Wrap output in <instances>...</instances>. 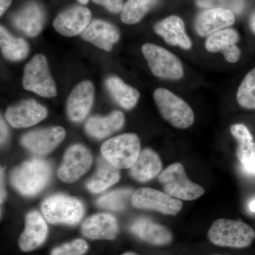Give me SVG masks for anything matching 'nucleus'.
Segmentation results:
<instances>
[{"label":"nucleus","mask_w":255,"mask_h":255,"mask_svg":"<svg viewBox=\"0 0 255 255\" xmlns=\"http://www.w3.org/2000/svg\"><path fill=\"white\" fill-rule=\"evenodd\" d=\"M51 168L48 162L33 159L23 162L13 171L11 182L23 196H32L41 192L49 182Z\"/></svg>","instance_id":"f257e3e1"},{"label":"nucleus","mask_w":255,"mask_h":255,"mask_svg":"<svg viewBox=\"0 0 255 255\" xmlns=\"http://www.w3.org/2000/svg\"><path fill=\"white\" fill-rule=\"evenodd\" d=\"M208 237L217 246L245 248L254 241L255 232L253 228L242 221L221 219L213 223Z\"/></svg>","instance_id":"f03ea898"},{"label":"nucleus","mask_w":255,"mask_h":255,"mask_svg":"<svg viewBox=\"0 0 255 255\" xmlns=\"http://www.w3.org/2000/svg\"><path fill=\"white\" fill-rule=\"evenodd\" d=\"M104 158L117 169L130 168L140 153V139L134 133H126L104 142L101 148Z\"/></svg>","instance_id":"7ed1b4c3"},{"label":"nucleus","mask_w":255,"mask_h":255,"mask_svg":"<svg viewBox=\"0 0 255 255\" xmlns=\"http://www.w3.org/2000/svg\"><path fill=\"white\" fill-rule=\"evenodd\" d=\"M41 211L44 219L52 224L75 225L83 218L85 207L76 198L55 194L43 201Z\"/></svg>","instance_id":"20e7f679"},{"label":"nucleus","mask_w":255,"mask_h":255,"mask_svg":"<svg viewBox=\"0 0 255 255\" xmlns=\"http://www.w3.org/2000/svg\"><path fill=\"white\" fill-rule=\"evenodd\" d=\"M154 100L161 115L174 127L187 128L194 124L195 117L190 106L169 90L157 89Z\"/></svg>","instance_id":"39448f33"},{"label":"nucleus","mask_w":255,"mask_h":255,"mask_svg":"<svg viewBox=\"0 0 255 255\" xmlns=\"http://www.w3.org/2000/svg\"><path fill=\"white\" fill-rule=\"evenodd\" d=\"M158 179L165 193L179 200H196L205 192L201 186L189 180L181 163L169 165L159 174Z\"/></svg>","instance_id":"423d86ee"},{"label":"nucleus","mask_w":255,"mask_h":255,"mask_svg":"<svg viewBox=\"0 0 255 255\" xmlns=\"http://www.w3.org/2000/svg\"><path fill=\"white\" fill-rule=\"evenodd\" d=\"M23 86L43 97L57 96L55 83L49 72L48 62L43 55H36L25 66Z\"/></svg>","instance_id":"0eeeda50"},{"label":"nucleus","mask_w":255,"mask_h":255,"mask_svg":"<svg viewBox=\"0 0 255 255\" xmlns=\"http://www.w3.org/2000/svg\"><path fill=\"white\" fill-rule=\"evenodd\" d=\"M142 53L155 76L169 80H179L184 76L180 60L165 48L152 43H145L142 46Z\"/></svg>","instance_id":"6e6552de"},{"label":"nucleus","mask_w":255,"mask_h":255,"mask_svg":"<svg viewBox=\"0 0 255 255\" xmlns=\"http://www.w3.org/2000/svg\"><path fill=\"white\" fill-rule=\"evenodd\" d=\"M131 203L137 209L153 210L171 216H176L182 209L181 200L151 188H140L135 191Z\"/></svg>","instance_id":"1a4fd4ad"},{"label":"nucleus","mask_w":255,"mask_h":255,"mask_svg":"<svg viewBox=\"0 0 255 255\" xmlns=\"http://www.w3.org/2000/svg\"><path fill=\"white\" fill-rule=\"evenodd\" d=\"M92 157L86 147L80 144L69 147L58 169V177L65 183H73L87 173L91 167Z\"/></svg>","instance_id":"9d476101"},{"label":"nucleus","mask_w":255,"mask_h":255,"mask_svg":"<svg viewBox=\"0 0 255 255\" xmlns=\"http://www.w3.org/2000/svg\"><path fill=\"white\" fill-rule=\"evenodd\" d=\"M65 137V130L60 127L37 129L27 132L21 137L25 148L38 155L52 152Z\"/></svg>","instance_id":"9b49d317"},{"label":"nucleus","mask_w":255,"mask_h":255,"mask_svg":"<svg viewBox=\"0 0 255 255\" xmlns=\"http://www.w3.org/2000/svg\"><path fill=\"white\" fill-rule=\"evenodd\" d=\"M92 12L83 6H73L55 17L53 27L60 34L72 37L83 33L91 22Z\"/></svg>","instance_id":"f8f14e48"},{"label":"nucleus","mask_w":255,"mask_h":255,"mask_svg":"<svg viewBox=\"0 0 255 255\" xmlns=\"http://www.w3.org/2000/svg\"><path fill=\"white\" fill-rule=\"evenodd\" d=\"M48 116L43 106L33 100H23L11 106L6 110L5 117L11 127L21 128L36 125Z\"/></svg>","instance_id":"ddd939ff"},{"label":"nucleus","mask_w":255,"mask_h":255,"mask_svg":"<svg viewBox=\"0 0 255 255\" xmlns=\"http://www.w3.org/2000/svg\"><path fill=\"white\" fill-rule=\"evenodd\" d=\"M95 98L93 84L88 80L79 83L70 93L67 102V113L70 120L80 122L91 110Z\"/></svg>","instance_id":"4468645a"},{"label":"nucleus","mask_w":255,"mask_h":255,"mask_svg":"<svg viewBox=\"0 0 255 255\" xmlns=\"http://www.w3.org/2000/svg\"><path fill=\"white\" fill-rule=\"evenodd\" d=\"M236 21L233 11L228 9H206L198 14L195 21V28L198 34L209 37L213 33L228 28Z\"/></svg>","instance_id":"2eb2a0df"},{"label":"nucleus","mask_w":255,"mask_h":255,"mask_svg":"<svg viewBox=\"0 0 255 255\" xmlns=\"http://www.w3.org/2000/svg\"><path fill=\"white\" fill-rule=\"evenodd\" d=\"M239 40V34L236 30L225 28L208 37L206 48L211 53L221 52L228 62L235 63L239 60L241 55V50L236 45Z\"/></svg>","instance_id":"dca6fc26"},{"label":"nucleus","mask_w":255,"mask_h":255,"mask_svg":"<svg viewBox=\"0 0 255 255\" xmlns=\"http://www.w3.org/2000/svg\"><path fill=\"white\" fill-rule=\"evenodd\" d=\"M82 37L97 48L110 51L114 43L120 38V33L112 23L104 20L95 19L82 33Z\"/></svg>","instance_id":"f3484780"},{"label":"nucleus","mask_w":255,"mask_h":255,"mask_svg":"<svg viewBox=\"0 0 255 255\" xmlns=\"http://www.w3.org/2000/svg\"><path fill=\"white\" fill-rule=\"evenodd\" d=\"M47 235L46 221L38 211H31L26 217L24 231L19 239L20 248L25 252L33 251L44 243Z\"/></svg>","instance_id":"a211bd4d"},{"label":"nucleus","mask_w":255,"mask_h":255,"mask_svg":"<svg viewBox=\"0 0 255 255\" xmlns=\"http://www.w3.org/2000/svg\"><path fill=\"white\" fill-rule=\"evenodd\" d=\"M12 22L26 36H36L44 24V11L38 3H28L12 16Z\"/></svg>","instance_id":"6ab92c4d"},{"label":"nucleus","mask_w":255,"mask_h":255,"mask_svg":"<svg viewBox=\"0 0 255 255\" xmlns=\"http://www.w3.org/2000/svg\"><path fill=\"white\" fill-rule=\"evenodd\" d=\"M155 31L171 46L189 50L192 46L190 38L185 31L184 21L177 16H170L156 23Z\"/></svg>","instance_id":"aec40b11"},{"label":"nucleus","mask_w":255,"mask_h":255,"mask_svg":"<svg viewBox=\"0 0 255 255\" xmlns=\"http://www.w3.org/2000/svg\"><path fill=\"white\" fill-rule=\"evenodd\" d=\"M118 230L117 219L107 214L90 216L82 226L84 236L93 240H113L117 236Z\"/></svg>","instance_id":"412c9836"},{"label":"nucleus","mask_w":255,"mask_h":255,"mask_svg":"<svg viewBox=\"0 0 255 255\" xmlns=\"http://www.w3.org/2000/svg\"><path fill=\"white\" fill-rule=\"evenodd\" d=\"M130 231L142 241L155 246L168 245L173 239L167 228L147 219H137L130 226Z\"/></svg>","instance_id":"4be33fe9"},{"label":"nucleus","mask_w":255,"mask_h":255,"mask_svg":"<svg viewBox=\"0 0 255 255\" xmlns=\"http://www.w3.org/2000/svg\"><path fill=\"white\" fill-rule=\"evenodd\" d=\"M124 124V116L120 111H115L107 117H90L85 124V130L90 136L103 139L118 131Z\"/></svg>","instance_id":"5701e85b"},{"label":"nucleus","mask_w":255,"mask_h":255,"mask_svg":"<svg viewBox=\"0 0 255 255\" xmlns=\"http://www.w3.org/2000/svg\"><path fill=\"white\" fill-rule=\"evenodd\" d=\"M162 170V162L158 155L151 149L140 152L135 163L130 168V174L135 180L140 182L150 181Z\"/></svg>","instance_id":"b1692460"},{"label":"nucleus","mask_w":255,"mask_h":255,"mask_svg":"<svg viewBox=\"0 0 255 255\" xmlns=\"http://www.w3.org/2000/svg\"><path fill=\"white\" fill-rule=\"evenodd\" d=\"M106 87L112 98L122 108L129 110L136 105L140 93L136 89L129 86L117 76L110 77L105 82Z\"/></svg>","instance_id":"393cba45"},{"label":"nucleus","mask_w":255,"mask_h":255,"mask_svg":"<svg viewBox=\"0 0 255 255\" xmlns=\"http://www.w3.org/2000/svg\"><path fill=\"white\" fill-rule=\"evenodd\" d=\"M120 179L119 169L107 162L105 158L100 159L97 172L87 183L88 190L95 194L103 192Z\"/></svg>","instance_id":"a878e982"},{"label":"nucleus","mask_w":255,"mask_h":255,"mask_svg":"<svg viewBox=\"0 0 255 255\" xmlns=\"http://www.w3.org/2000/svg\"><path fill=\"white\" fill-rule=\"evenodd\" d=\"M0 46L4 58L11 61L24 59L29 51L27 42L13 36L3 26L0 27Z\"/></svg>","instance_id":"bb28decb"},{"label":"nucleus","mask_w":255,"mask_h":255,"mask_svg":"<svg viewBox=\"0 0 255 255\" xmlns=\"http://www.w3.org/2000/svg\"><path fill=\"white\" fill-rule=\"evenodd\" d=\"M231 132L238 142L237 156L241 164L255 160V142L249 129L243 124H235L231 127Z\"/></svg>","instance_id":"cd10ccee"},{"label":"nucleus","mask_w":255,"mask_h":255,"mask_svg":"<svg viewBox=\"0 0 255 255\" xmlns=\"http://www.w3.org/2000/svg\"><path fill=\"white\" fill-rule=\"evenodd\" d=\"M158 1L159 0H128L122 8L121 19L127 24L139 22Z\"/></svg>","instance_id":"c85d7f7f"},{"label":"nucleus","mask_w":255,"mask_h":255,"mask_svg":"<svg viewBox=\"0 0 255 255\" xmlns=\"http://www.w3.org/2000/svg\"><path fill=\"white\" fill-rule=\"evenodd\" d=\"M131 189H117L107 193L97 201V205L111 211H122L125 209L132 196Z\"/></svg>","instance_id":"c756f323"},{"label":"nucleus","mask_w":255,"mask_h":255,"mask_svg":"<svg viewBox=\"0 0 255 255\" xmlns=\"http://www.w3.org/2000/svg\"><path fill=\"white\" fill-rule=\"evenodd\" d=\"M238 104L246 110H255V68L247 74L237 92Z\"/></svg>","instance_id":"7c9ffc66"},{"label":"nucleus","mask_w":255,"mask_h":255,"mask_svg":"<svg viewBox=\"0 0 255 255\" xmlns=\"http://www.w3.org/2000/svg\"><path fill=\"white\" fill-rule=\"evenodd\" d=\"M196 4L204 9H228L235 14H241L246 6V0H196Z\"/></svg>","instance_id":"2f4dec72"},{"label":"nucleus","mask_w":255,"mask_h":255,"mask_svg":"<svg viewBox=\"0 0 255 255\" xmlns=\"http://www.w3.org/2000/svg\"><path fill=\"white\" fill-rule=\"evenodd\" d=\"M88 246L86 242L82 239L75 240L73 242L55 248L51 255H82L86 253Z\"/></svg>","instance_id":"473e14b6"},{"label":"nucleus","mask_w":255,"mask_h":255,"mask_svg":"<svg viewBox=\"0 0 255 255\" xmlns=\"http://www.w3.org/2000/svg\"><path fill=\"white\" fill-rule=\"evenodd\" d=\"M95 4L102 5L106 9L112 13H118L122 11L123 8L122 0H92Z\"/></svg>","instance_id":"72a5a7b5"},{"label":"nucleus","mask_w":255,"mask_h":255,"mask_svg":"<svg viewBox=\"0 0 255 255\" xmlns=\"http://www.w3.org/2000/svg\"><path fill=\"white\" fill-rule=\"evenodd\" d=\"M0 127H1V145H3L7 141L9 132H8V128L2 118H1Z\"/></svg>","instance_id":"f704fd0d"},{"label":"nucleus","mask_w":255,"mask_h":255,"mask_svg":"<svg viewBox=\"0 0 255 255\" xmlns=\"http://www.w3.org/2000/svg\"><path fill=\"white\" fill-rule=\"evenodd\" d=\"M243 169L248 174H255V160L245 164H242Z\"/></svg>","instance_id":"c9c22d12"},{"label":"nucleus","mask_w":255,"mask_h":255,"mask_svg":"<svg viewBox=\"0 0 255 255\" xmlns=\"http://www.w3.org/2000/svg\"><path fill=\"white\" fill-rule=\"evenodd\" d=\"M12 0H0V15L2 16L9 7Z\"/></svg>","instance_id":"e433bc0d"},{"label":"nucleus","mask_w":255,"mask_h":255,"mask_svg":"<svg viewBox=\"0 0 255 255\" xmlns=\"http://www.w3.org/2000/svg\"><path fill=\"white\" fill-rule=\"evenodd\" d=\"M1 204H2L6 197V191H5L4 186V171L1 169Z\"/></svg>","instance_id":"4c0bfd02"},{"label":"nucleus","mask_w":255,"mask_h":255,"mask_svg":"<svg viewBox=\"0 0 255 255\" xmlns=\"http://www.w3.org/2000/svg\"><path fill=\"white\" fill-rule=\"evenodd\" d=\"M250 25H251L252 31H253V33L255 34V11L253 12V14H252L251 19H250Z\"/></svg>","instance_id":"58836bf2"},{"label":"nucleus","mask_w":255,"mask_h":255,"mask_svg":"<svg viewBox=\"0 0 255 255\" xmlns=\"http://www.w3.org/2000/svg\"><path fill=\"white\" fill-rule=\"evenodd\" d=\"M248 206H249V209L251 210L252 212H255V199L250 202Z\"/></svg>","instance_id":"ea45409f"},{"label":"nucleus","mask_w":255,"mask_h":255,"mask_svg":"<svg viewBox=\"0 0 255 255\" xmlns=\"http://www.w3.org/2000/svg\"><path fill=\"white\" fill-rule=\"evenodd\" d=\"M80 4H87L88 3L89 0H78Z\"/></svg>","instance_id":"a19ab883"},{"label":"nucleus","mask_w":255,"mask_h":255,"mask_svg":"<svg viewBox=\"0 0 255 255\" xmlns=\"http://www.w3.org/2000/svg\"><path fill=\"white\" fill-rule=\"evenodd\" d=\"M137 255L135 254V253H130V252H129V253H124V255Z\"/></svg>","instance_id":"79ce46f5"}]
</instances>
